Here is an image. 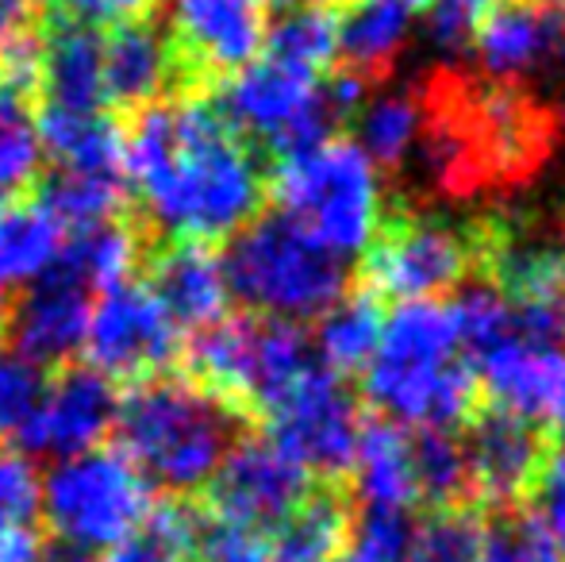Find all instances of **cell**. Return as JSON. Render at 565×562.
Wrapping results in <instances>:
<instances>
[{"label":"cell","instance_id":"1","mask_svg":"<svg viewBox=\"0 0 565 562\" xmlns=\"http://www.w3.org/2000/svg\"><path fill=\"white\" fill-rule=\"evenodd\" d=\"M124 173L150 227L178 243L238 235L266 201L246 139L201 97H162L124 136Z\"/></svg>","mask_w":565,"mask_h":562},{"label":"cell","instance_id":"2","mask_svg":"<svg viewBox=\"0 0 565 562\" xmlns=\"http://www.w3.org/2000/svg\"><path fill=\"white\" fill-rule=\"evenodd\" d=\"M365 397L388 424L419 432H450L473 416L477 374L447 305L404 300L381 320L377 351L365 362Z\"/></svg>","mask_w":565,"mask_h":562},{"label":"cell","instance_id":"3","mask_svg":"<svg viewBox=\"0 0 565 562\" xmlns=\"http://www.w3.org/2000/svg\"><path fill=\"white\" fill-rule=\"evenodd\" d=\"M124 458L154 486L185 497L216 478L235 447L238 413L193 378H147L116 409Z\"/></svg>","mask_w":565,"mask_h":562},{"label":"cell","instance_id":"4","mask_svg":"<svg viewBox=\"0 0 565 562\" xmlns=\"http://www.w3.org/2000/svg\"><path fill=\"white\" fill-rule=\"evenodd\" d=\"M274 197L281 220L320 243L328 255H365L381 232V178L377 166L354 142L323 139L281 158L274 173Z\"/></svg>","mask_w":565,"mask_h":562},{"label":"cell","instance_id":"5","mask_svg":"<svg viewBox=\"0 0 565 562\" xmlns=\"http://www.w3.org/2000/svg\"><path fill=\"white\" fill-rule=\"evenodd\" d=\"M227 289L262 320L300 324L347 297V266L281 216L250 220L224 255Z\"/></svg>","mask_w":565,"mask_h":562},{"label":"cell","instance_id":"6","mask_svg":"<svg viewBox=\"0 0 565 562\" xmlns=\"http://www.w3.org/2000/svg\"><path fill=\"white\" fill-rule=\"evenodd\" d=\"M150 509V481L124 458V450H85L58 458L39 481V512L58 543L82 551H116L142 532Z\"/></svg>","mask_w":565,"mask_h":562},{"label":"cell","instance_id":"7","mask_svg":"<svg viewBox=\"0 0 565 562\" xmlns=\"http://www.w3.org/2000/svg\"><path fill=\"white\" fill-rule=\"evenodd\" d=\"M216 113L243 139L266 142L281 158L323 142L339 120L328 97V77L285 66L269 54L227 77Z\"/></svg>","mask_w":565,"mask_h":562},{"label":"cell","instance_id":"8","mask_svg":"<svg viewBox=\"0 0 565 562\" xmlns=\"http://www.w3.org/2000/svg\"><path fill=\"white\" fill-rule=\"evenodd\" d=\"M477 258L473 227L443 216H401L370 243L365 278L393 300H435L466 282Z\"/></svg>","mask_w":565,"mask_h":562},{"label":"cell","instance_id":"9","mask_svg":"<svg viewBox=\"0 0 565 562\" xmlns=\"http://www.w3.org/2000/svg\"><path fill=\"white\" fill-rule=\"evenodd\" d=\"M178 339L181 328L170 320L154 289L127 278L93 300L82 347L89 351L93 370L105 378L147 382L173 362V354L181 351Z\"/></svg>","mask_w":565,"mask_h":562},{"label":"cell","instance_id":"10","mask_svg":"<svg viewBox=\"0 0 565 562\" xmlns=\"http://www.w3.org/2000/svg\"><path fill=\"white\" fill-rule=\"evenodd\" d=\"M269 439L292 455L308 474H342L354 463L362 439L354 393L342 385L339 374L312 367L274 409L266 413Z\"/></svg>","mask_w":565,"mask_h":562},{"label":"cell","instance_id":"11","mask_svg":"<svg viewBox=\"0 0 565 562\" xmlns=\"http://www.w3.org/2000/svg\"><path fill=\"white\" fill-rule=\"evenodd\" d=\"M308 481L312 474L274 439H235L216 478L209 481L212 509L220 520L269 532L308 501Z\"/></svg>","mask_w":565,"mask_h":562},{"label":"cell","instance_id":"12","mask_svg":"<svg viewBox=\"0 0 565 562\" xmlns=\"http://www.w3.org/2000/svg\"><path fill=\"white\" fill-rule=\"evenodd\" d=\"M562 339L539 336L515 312V331L469 359L492 409L527 424L551 421L565 409V351Z\"/></svg>","mask_w":565,"mask_h":562},{"label":"cell","instance_id":"13","mask_svg":"<svg viewBox=\"0 0 565 562\" xmlns=\"http://www.w3.org/2000/svg\"><path fill=\"white\" fill-rule=\"evenodd\" d=\"M116 385L93 367H70L46 382L35 416L15 435L28 455L74 458L97 450L116 427Z\"/></svg>","mask_w":565,"mask_h":562},{"label":"cell","instance_id":"14","mask_svg":"<svg viewBox=\"0 0 565 562\" xmlns=\"http://www.w3.org/2000/svg\"><path fill=\"white\" fill-rule=\"evenodd\" d=\"M458 113L466 120L477 158H481L484 181H520L535 173L554 139V128L543 108L512 85L466 93V97H458Z\"/></svg>","mask_w":565,"mask_h":562},{"label":"cell","instance_id":"15","mask_svg":"<svg viewBox=\"0 0 565 562\" xmlns=\"http://www.w3.org/2000/svg\"><path fill=\"white\" fill-rule=\"evenodd\" d=\"M266 31L258 0H166V35L189 70L238 74L262 54Z\"/></svg>","mask_w":565,"mask_h":562},{"label":"cell","instance_id":"16","mask_svg":"<svg viewBox=\"0 0 565 562\" xmlns=\"http://www.w3.org/2000/svg\"><path fill=\"white\" fill-rule=\"evenodd\" d=\"M477 258L520 308H565V235L535 224H489L477 232Z\"/></svg>","mask_w":565,"mask_h":562},{"label":"cell","instance_id":"17","mask_svg":"<svg viewBox=\"0 0 565 562\" xmlns=\"http://www.w3.org/2000/svg\"><path fill=\"white\" fill-rule=\"evenodd\" d=\"M469 470V494L489 505H512L527 489H535L543 474V435L535 424L520 416L484 409L469 421V435L461 443Z\"/></svg>","mask_w":565,"mask_h":562},{"label":"cell","instance_id":"18","mask_svg":"<svg viewBox=\"0 0 565 562\" xmlns=\"http://www.w3.org/2000/svg\"><path fill=\"white\" fill-rule=\"evenodd\" d=\"M89 308L93 293L54 263L43 278L28 285L23 300L8 316L15 351L35 362V367L66 362L70 354L82 351L85 328H89Z\"/></svg>","mask_w":565,"mask_h":562},{"label":"cell","instance_id":"19","mask_svg":"<svg viewBox=\"0 0 565 562\" xmlns=\"http://www.w3.org/2000/svg\"><path fill=\"white\" fill-rule=\"evenodd\" d=\"M469 51L497 85L539 74L558 54V20L546 0H492L473 31Z\"/></svg>","mask_w":565,"mask_h":562},{"label":"cell","instance_id":"20","mask_svg":"<svg viewBox=\"0 0 565 562\" xmlns=\"http://www.w3.org/2000/svg\"><path fill=\"white\" fill-rule=\"evenodd\" d=\"M181 59L173 51L166 28L154 20H124L100 39V74H105V100L119 108H142L158 105L178 82Z\"/></svg>","mask_w":565,"mask_h":562},{"label":"cell","instance_id":"21","mask_svg":"<svg viewBox=\"0 0 565 562\" xmlns=\"http://www.w3.org/2000/svg\"><path fill=\"white\" fill-rule=\"evenodd\" d=\"M150 289L178 328L204 331L227 320L231 289L224 258L209 243H170L158 251L150 266Z\"/></svg>","mask_w":565,"mask_h":562},{"label":"cell","instance_id":"22","mask_svg":"<svg viewBox=\"0 0 565 562\" xmlns=\"http://www.w3.org/2000/svg\"><path fill=\"white\" fill-rule=\"evenodd\" d=\"M35 82L54 113H100L105 74H100L97 28L77 20H54L39 35Z\"/></svg>","mask_w":565,"mask_h":562},{"label":"cell","instance_id":"23","mask_svg":"<svg viewBox=\"0 0 565 562\" xmlns=\"http://www.w3.org/2000/svg\"><path fill=\"white\" fill-rule=\"evenodd\" d=\"M316 367L312 339L285 320H243L235 401L254 405L262 416Z\"/></svg>","mask_w":565,"mask_h":562},{"label":"cell","instance_id":"24","mask_svg":"<svg viewBox=\"0 0 565 562\" xmlns=\"http://www.w3.org/2000/svg\"><path fill=\"white\" fill-rule=\"evenodd\" d=\"M350 470H354V494L365 509L408 512V505L419 501L412 439L404 435V427L388 421L362 427Z\"/></svg>","mask_w":565,"mask_h":562},{"label":"cell","instance_id":"25","mask_svg":"<svg viewBox=\"0 0 565 562\" xmlns=\"http://www.w3.org/2000/svg\"><path fill=\"white\" fill-rule=\"evenodd\" d=\"M358 142L354 147L377 170H404L416 158L427 131V97L416 89L373 93L358 108Z\"/></svg>","mask_w":565,"mask_h":562},{"label":"cell","instance_id":"26","mask_svg":"<svg viewBox=\"0 0 565 562\" xmlns=\"http://www.w3.org/2000/svg\"><path fill=\"white\" fill-rule=\"evenodd\" d=\"M412 39V12L393 0H350L335 20V46L350 74L373 77L396 66Z\"/></svg>","mask_w":565,"mask_h":562},{"label":"cell","instance_id":"27","mask_svg":"<svg viewBox=\"0 0 565 562\" xmlns=\"http://www.w3.org/2000/svg\"><path fill=\"white\" fill-rule=\"evenodd\" d=\"M35 124L43 155H51L54 170L127 178L124 136L105 113H54V108H43Z\"/></svg>","mask_w":565,"mask_h":562},{"label":"cell","instance_id":"28","mask_svg":"<svg viewBox=\"0 0 565 562\" xmlns=\"http://www.w3.org/2000/svg\"><path fill=\"white\" fill-rule=\"evenodd\" d=\"M62 247H66V227L43 204H0V282L4 285L28 289L58 263Z\"/></svg>","mask_w":565,"mask_h":562},{"label":"cell","instance_id":"29","mask_svg":"<svg viewBox=\"0 0 565 562\" xmlns=\"http://www.w3.org/2000/svg\"><path fill=\"white\" fill-rule=\"evenodd\" d=\"M381 320H385V316L377 312L373 297H365V293L339 297L335 305L320 316L312 354H320L323 370H331V374L365 370V362L377 351Z\"/></svg>","mask_w":565,"mask_h":562},{"label":"cell","instance_id":"30","mask_svg":"<svg viewBox=\"0 0 565 562\" xmlns=\"http://www.w3.org/2000/svg\"><path fill=\"white\" fill-rule=\"evenodd\" d=\"M139 263V235L131 232L119 220H108V224L97 227H82L74 240L62 247L58 266L77 278L89 293H105L113 285L127 282Z\"/></svg>","mask_w":565,"mask_h":562},{"label":"cell","instance_id":"31","mask_svg":"<svg viewBox=\"0 0 565 562\" xmlns=\"http://www.w3.org/2000/svg\"><path fill=\"white\" fill-rule=\"evenodd\" d=\"M127 197V178L113 173H70L54 170L43 189V209L58 220L62 227H97L119 216Z\"/></svg>","mask_w":565,"mask_h":562},{"label":"cell","instance_id":"32","mask_svg":"<svg viewBox=\"0 0 565 562\" xmlns=\"http://www.w3.org/2000/svg\"><path fill=\"white\" fill-rule=\"evenodd\" d=\"M43 142L28 100L15 85L0 82V201H15L39 181Z\"/></svg>","mask_w":565,"mask_h":562},{"label":"cell","instance_id":"33","mask_svg":"<svg viewBox=\"0 0 565 562\" xmlns=\"http://www.w3.org/2000/svg\"><path fill=\"white\" fill-rule=\"evenodd\" d=\"M266 54L285 66H297L305 74L323 77L335 62V15L323 4H305L285 12L274 28L266 31Z\"/></svg>","mask_w":565,"mask_h":562},{"label":"cell","instance_id":"34","mask_svg":"<svg viewBox=\"0 0 565 562\" xmlns=\"http://www.w3.org/2000/svg\"><path fill=\"white\" fill-rule=\"evenodd\" d=\"M347 509L339 497H308L297 512L281 524L274 543V562H331L339 559L347 540Z\"/></svg>","mask_w":565,"mask_h":562},{"label":"cell","instance_id":"35","mask_svg":"<svg viewBox=\"0 0 565 562\" xmlns=\"http://www.w3.org/2000/svg\"><path fill=\"white\" fill-rule=\"evenodd\" d=\"M412 463H416L419 501L454 512L469 497L466 450L450 432H419V439H412Z\"/></svg>","mask_w":565,"mask_h":562},{"label":"cell","instance_id":"36","mask_svg":"<svg viewBox=\"0 0 565 562\" xmlns=\"http://www.w3.org/2000/svg\"><path fill=\"white\" fill-rule=\"evenodd\" d=\"M412 548H416V528L408 512L365 509L347 528L339 562H412Z\"/></svg>","mask_w":565,"mask_h":562},{"label":"cell","instance_id":"37","mask_svg":"<svg viewBox=\"0 0 565 562\" xmlns=\"http://www.w3.org/2000/svg\"><path fill=\"white\" fill-rule=\"evenodd\" d=\"M39 0H0V82L28 89L39 66Z\"/></svg>","mask_w":565,"mask_h":562},{"label":"cell","instance_id":"38","mask_svg":"<svg viewBox=\"0 0 565 562\" xmlns=\"http://www.w3.org/2000/svg\"><path fill=\"white\" fill-rule=\"evenodd\" d=\"M481 562H558V548L527 512H500L481 524Z\"/></svg>","mask_w":565,"mask_h":562},{"label":"cell","instance_id":"39","mask_svg":"<svg viewBox=\"0 0 565 562\" xmlns=\"http://www.w3.org/2000/svg\"><path fill=\"white\" fill-rule=\"evenodd\" d=\"M43 367L23 359L15 347H0V439H15L43 401Z\"/></svg>","mask_w":565,"mask_h":562},{"label":"cell","instance_id":"40","mask_svg":"<svg viewBox=\"0 0 565 562\" xmlns=\"http://www.w3.org/2000/svg\"><path fill=\"white\" fill-rule=\"evenodd\" d=\"M39 512V478L31 463L12 450H0V548L28 536Z\"/></svg>","mask_w":565,"mask_h":562},{"label":"cell","instance_id":"41","mask_svg":"<svg viewBox=\"0 0 565 562\" xmlns=\"http://www.w3.org/2000/svg\"><path fill=\"white\" fill-rule=\"evenodd\" d=\"M412 562H481V520L454 509L416 532Z\"/></svg>","mask_w":565,"mask_h":562},{"label":"cell","instance_id":"42","mask_svg":"<svg viewBox=\"0 0 565 562\" xmlns=\"http://www.w3.org/2000/svg\"><path fill=\"white\" fill-rule=\"evenodd\" d=\"M196 562H274V543L266 532L231 524V520H201V532L193 540Z\"/></svg>","mask_w":565,"mask_h":562},{"label":"cell","instance_id":"43","mask_svg":"<svg viewBox=\"0 0 565 562\" xmlns=\"http://www.w3.org/2000/svg\"><path fill=\"white\" fill-rule=\"evenodd\" d=\"M535 489H539V524L546 528V536H551L562 555L565 551V450L554 455L551 463H543V474H539Z\"/></svg>","mask_w":565,"mask_h":562},{"label":"cell","instance_id":"44","mask_svg":"<svg viewBox=\"0 0 565 562\" xmlns=\"http://www.w3.org/2000/svg\"><path fill=\"white\" fill-rule=\"evenodd\" d=\"M58 12H66V20L89 23V28H100V23H124L135 20V15L147 8V0H51Z\"/></svg>","mask_w":565,"mask_h":562},{"label":"cell","instance_id":"45","mask_svg":"<svg viewBox=\"0 0 565 562\" xmlns=\"http://www.w3.org/2000/svg\"><path fill=\"white\" fill-rule=\"evenodd\" d=\"M105 562H185V555H178V551H170L166 543H158L154 536L139 532L127 543H119L116 551H108Z\"/></svg>","mask_w":565,"mask_h":562},{"label":"cell","instance_id":"46","mask_svg":"<svg viewBox=\"0 0 565 562\" xmlns=\"http://www.w3.org/2000/svg\"><path fill=\"white\" fill-rule=\"evenodd\" d=\"M0 562H43V548L31 536H20L8 548H0Z\"/></svg>","mask_w":565,"mask_h":562},{"label":"cell","instance_id":"47","mask_svg":"<svg viewBox=\"0 0 565 562\" xmlns=\"http://www.w3.org/2000/svg\"><path fill=\"white\" fill-rule=\"evenodd\" d=\"M43 562H100L93 551H82V548H70V543H54V548L43 551Z\"/></svg>","mask_w":565,"mask_h":562},{"label":"cell","instance_id":"48","mask_svg":"<svg viewBox=\"0 0 565 562\" xmlns=\"http://www.w3.org/2000/svg\"><path fill=\"white\" fill-rule=\"evenodd\" d=\"M262 8H281V12H292V8H305V4H316V0H258Z\"/></svg>","mask_w":565,"mask_h":562},{"label":"cell","instance_id":"49","mask_svg":"<svg viewBox=\"0 0 565 562\" xmlns=\"http://www.w3.org/2000/svg\"><path fill=\"white\" fill-rule=\"evenodd\" d=\"M554 20H558V54L565 62V0H558V8H554Z\"/></svg>","mask_w":565,"mask_h":562},{"label":"cell","instance_id":"50","mask_svg":"<svg viewBox=\"0 0 565 562\" xmlns=\"http://www.w3.org/2000/svg\"><path fill=\"white\" fill-rule=\"evenodd\" d=\"M8 316H12V305H8V285L0 282V331L8 328Z\"/></svg>","mask_w":565,"mask_h":562},{"label":"cell","instance_id":"51","mask_svg":"<svg viewBox=\"0 0 565 562\" xmlns=\"http://www.w3.org/2000/svg\"><path fill=\"white\" fill-rule=\"evenodd\" d=\"M393 4H401L404 12H416V8H427L431 0H393Z\"/></svg>","mask_w":565,"mask_h":562},{"label":"cell","instance_id":"52","mask_svg":"<svg viewBox=\"0 0 565 562\" xmlns=\"http://www.w3.org/2000/svg\"><path fill=\"white\" fill-rule=\"evenodd\" d=\"M466 4H477V8H489L492 0H466Z\"/></svg>","mask_w":565,"mask_h":562},{"label":"cell","instance_id":"53","mask_svg":"<svg viewBox=\"0 0 565 562\" xmlns=\"http://www.w3.org/2000/svg\"><path fill=\"white\" fill-rule=\"evenodd\" d=\"M558 427H562V439H565V409L558 413Z\"/></svg>","mask_w":565,"mask_h":562},{"label":"cell","instance_id":"54","mask_svg":"<svg viewBox=\"0 0 565 562\" xmlns=\"http://www.w3.org/2000/svg\"><path fill=\"white\" fill-rule=\"evenodd\" d=\"M562 343H565V320H562ZM562 351H565V347H562Z\"/></svg>","mask_w":565,"mask_h":562}]
</instances>
